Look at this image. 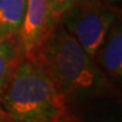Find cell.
I'll return each mask as SVG.
<instances>
[{
	"label": "cell",
	"mask_w": 122,
	"mask_h": 122,
	"mask_svg": "<svg viewBox=\"0 0 122 122\" xmlns=\"http://www.w3.org/2000/svg\"><path fill=\"white\" fill-rule=\"evenodd\" d=\"M34 57L48 71L67 105H86L119 96L94 59L60 22Z\"/></svg>",
	"instance_id": "1"
},
{
	"label": "cell",
	"mask_w": 122,
	"mask_h": 122,
	"mask_svg": "<svg viewBox=\"0 0 122 122\" xmlns=\"http://www.w3.org/2000/svg\"><path fill=\"white\" fill-rule=\"evenodd\" d=\"M65 98L35 57L22 58L0 97L14 122H50L67 112Z\"/></svg>",
	"instance_id": "2"
},
{
	"label": "cell",
	"mask_w": 122,
	"mask_h": 122,
	"mask_svg": "<svg viewBox=\"0 0 122 122\" xmlns=\"http://www.w3.org/2000/svg\"><path fill=\"white\" fill-rule=\"evenodd\" d=\"M117 15L101 0L83 2L62 14L59 22L94 58L104 43Z\"/></svg>",
	"instance_id": "3"
},
{
	"label": "cell",
	"mask_w": 122,
	"mask_h": 122,
	"mask_svg": "<svg viewBox=\"0 0 122 122\" xmlns=\"http://www.w3.org/2000/svg\"><path fill=\"white\" fill-rule=\"evenodd\" d=\"M56 25L49 0H27L25 16L17 34L22 58L34 57Z\"/></svg>",
	"instance_id": "4"
},
{
	"label": "cell",
	"mask_w": 122,
	"mask_h": 122,
	"mask_svg": "<svg viewBox=\"0 0 122 122\" xmlns=\"http://www.w3.org/2000/svg\"><path fill=\"white\" fill-rule=\"evenodd\" d=\"M93 59L110 85L122 97V17L114 20Z\"/></svg>",
	"instance_id": "5"
},
{
	"label": "cell",
	"mask_w": 122,
	"mask_h": 122,
	"mask_svg": "<svg viewBox=\"0 0 122 122\" xmlns=\"http://www.w3.org/2000/svg\"><path fill=\"white\" fill-rule=\"evenodd\" d=\"M20 59L17 35L0 34V97Z\"/></svg>",
	"instance_id": "6"
},
{
	"label": "cell",
	"mask_w": 122,
	"mask_h": 122,
	"mask_svg": "<svg viewBox=\"0 0 122 122\" xmlns=\"http://www.w3.org/2000/svg\"><path fill=\"white\" fill-rule=\"evenodd\" d=\"M27 0H0V34L17 35L25 16Z\"/></svg>",
	"instance_id": "7"
},
{
	"label": "cell",
	"mask_w": 122,
	"mask_h": 122,
	"mask_svg": "<svg viewBox=\"0 0 122 122\" xmlns=\"http://www.w3.org/2000/svg\"><path fill=\"white\" fill-rule=\"evenodd\" d=\"M49 1H50V9H51L53 20L58 23L62 14L66 13L68 9L72 8L74 6H77L79 4L92 1V0H49Z\"/></svg>",
	"instance_id": "8"
},
{
	"label": "cell",
	"mask_w": 122,
	"mask_h": 122,
	"mask_svg": "<svg viewBox=\"0 0 122 122\" xmlns=\"http://www.w3.org/2000/svg\"><path fill=\"white\" fill-rule=\"evenodd\" d=\"M50 122H81V121L79 119H77L76 117L69 114L68 112H66V113L61 114L60 117H58V118H56L54 120H52Z\"/></svg>",
	"instance_id": "9"
},
{
	"label": "cell",
	"mask_w": 122,
	"mask_h": 122,
	"mask_svg": "<svg viewBox=\"0 0 122 122\" xmlns=\"http://www.w3.org/2000/svg\"><path fill=\"white\" fill-rule=\"evenodd\" d=\"M96 122H122V115H109L98 119Z\"/></svg>",
	"instance_id": "10"
},
{
	"label": "cell",
	"mask_w": 122,
	"mask_h": 122,
	"mask_svg": "<svg viewBox=\"0 0 122 122\" xmlns=\"http://www.w3.org/2000/svg\"><path fill=\"white\" fill-rule=\"evenodd\" d=\"M11 121H13V120L9 118L8 115L2 111V109L0 107V122H11Z\"/></svg>",
	"instance_id": "11"
},
{
	"label": "cell",
	"mask_w": 122,
	"mask_h": 122,
	"mask_svg": "<svg viewBox=\"0 0 122 122\" xmlns=\"http://www.w3.org/2000/svg\"><path fill=\"white\" fill-rule=\"evenodd\" d=\"M106 1L110 4H115V2H121L122 0H106Z\"/></svg>",
	"instance_id": "12"
},
{
	"label": "cell",
	"mask_w": 122,
	"mask_h": 122,
	"mask_svg": "<svg viewBox=\"0 0 122 122\" xmlns=\"http://www.w3.org/2000/svg\"><path fill=\"white\" fill-rule=\"evenodd\" d=\"M11 122H14V121H11Z\"/></svg>",
	"instance_id": "13"
}]
</instances>
